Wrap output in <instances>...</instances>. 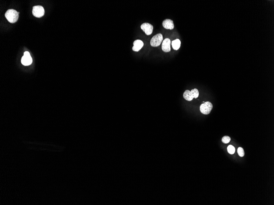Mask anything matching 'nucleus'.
Wrapping results in <instances>:
<instances>
[{
  "label": "nucleus",
  "instance_id": "6e6552de",
  "mask_svg": "<svg viewBox=\"0 0 274 205\" xmlns=\"http://www.w3.org/2000/svg\"><path fill=\"white\" fill-rule=\"evenodd\" d=\"M170 44H171V42L169 38L165 39L162 45V51L166 53L170 51V50H171Z\"/></svg>",
  "mask_w": 274,
  "mask_h": 205
},
{
  "label": "nucleus",
  "instance_id": "20e7f679",
  "mask_svg": "<svg viewBox=\"0 0 274 205\" xmlns=\"http://www.w3.org/2000/svg\"><path fill=\"white\" fill-rule=\"evenodd\" d=\"M162 40H163V37L162 34H157L154 36L151 40V45L153 47L158 46L161 44Z\"/></svg>",
  "mask_w": 274,
  "mask_h": 205
},
{
  "label": "nucleus",
  "instance_id": "4468645a",
  "mask_svg": "<svg viewBox=\"0 0 274 205\" xmlns=\"http://www.w3.org/2000/svg\"><path fill=\"white\" fill-rule=\"evenodd\" d=\"M238 155L240 157H243L245 155V152H244V150H243L242 148H240V147L238 149Z\"/></svg>",
  "mask_w": 274,
  "mask_h": 205
},
{
  "label": "nucleus",
  "instance_id": "ddd939ff",
  "mask_svg": "<svg viewBox=\"0 0 274 205\" xmlns=\"http://www.w3.org/2000/svg\"><path fill=\"white\" fill-rule=\"evenodd\" d=\"M222 142L224 144H228L231 141V138L229 136H224L223 137L222 139Z\"/></svg>",
  "mask_w": 274,
  "mask_h": 205
},
{
  "label": "nucleus",
  "instance_id": "39448f33",
  "mask_svg": "<svg viewBox=\"0 0 274 205\" xmlns=\"http://www.w3.org/2000/svg\"><path fill=\"white\" fill-rule=\"evenodd\" d=\"M32 12L33 15L36 17H42L44 14V8L41 5L34 6L32 8Z\"/></svg>",
  "mask_w": 274,
  "mask_h": 205
},
{
  "label": "nucleus",
  "instance_id": "0eeeda50",
  "mask_svg": "<svg viewBox=\"0 0 274 205\" xmlns=\"http://www.w3.org/2000/svg\"><path fill=\"white\" fill-rule=\"evenodd\" d=\"M141 28L147 35H151L153 30V26L148 23H145L141 25Z\"/></svg>",
  "mask_w": 274,
  "mask_h": 205
},
{
  "label": "nucleus",
  "instance_id": "2eb2a0df",
  "mask_svg": "<svg viewBox=\"0 0 274 205\" xmlns=\"http://www.w3.org/2000/svg\"><path fill=\"white\" fill-rule=\"evenodd\" d=\"M203 103H204V102H204V101H203Z\"/></svg>",
  "mask_w": 274,
  "mask_h": 205
},
{
  "label": "nucleus",
  "instance_id": "f8f14e48",
  "mask_svg": "<svg viewBox=\"0 0 274 205\" xmlns=\"http://www.w3.org/2000/svg\"><path fill=\"white\" fill-rule=\"evenodd\" d=\"M227 151L231 154H233L235 153V148L233 146L230 145L227 147Z\"/></svg>",
  "mask_w": 274,
  "mask_h": 205
},
{
  "label": "nucleus",
  "instance_id": "1a4fd4ad",
  "mask_svg": "<svg viewBox=\"0 0 274 205\" xmlns=\"http://www.w3.org/2000/svg\"><path fill=\"white\" fill-rule=\"evenodd\" d=\"M144 46L143 42L140 40H136L134 42V46L132 49L134 51L138 52L143 48Z\"/></svg>",
  "mask_w": 274,
  "mask_h": 205
},
{
  "label": "nucleus",
  "instance_id": "7ed1b4c3",
  "mask_svg": "<svg viewBox=\"0 0 274 205\" xmlns=\"http://www.w3.org/2000/svg\"><path fill=\"white\" fill-rule=\"evenodd\" d=\"M213 107V105L211 103L209 102H207L201 105L200 111L202 113L208 115L210 113Z\"/></svg>",
  "mask_w": 274,
  "mask_h": 205
},
{
  "label": "nucleus",
  "instance_id": "9b49d317",
  "mask_svg": "<svg viewBox=\"0 0 274 205\" xmlns=\"http://www.w3.org/2000/svg\"><path fill=\"white\" fill-rule=\"evenodd\" d=\"M181 41L179 39H176L172 41L171 42L172 48L174 50H178L180 48L181 46Z\"/></svg>",
  "mask_w": 274,
  "mask_h": 205
},
{
  "label": "nucleus",
  "instance_id": "f03ea898",
  "mask_svg": "<svg viewBox=\"0 0 274 205\" xmlns=\"http://www.w3.org/2000/svg\"><path fill=\"white\" fill-rule=\"evenodd\" d=\"M199 92L198 90L197 89H195L191 90V91L189 90H186L184 92L183 96L184 98L186 100L190 101L192 100L194 98H197L199 96Z\"/></svg>",
  "mask_w": 274,
  "mask_h": 205
},
{
  "label": "nucleus",
  "instance_id": "423d86ee",
  "mask_svg": "<svg viewBox=\"0 0 274 205\" xmlns=\"http://www.w3.org/2000/svg\"><path fill=\"white\" fill-rule=\"evenodd\" d=\"M21 62L22 64L24 66H29L32 63V58L29 52H25L21 58Z\"/></svg>",
  "mask_w": 274,
  "mask_h": 205
},
{
  "label": "nucleus",
  "instance_id": "9d476101",
  "mask_svg": "<svg viewBox=\"0 0 274 205\" xmlns=\"http://www.w3.org/2000/svg\"><path fill=\"white\" fill-rule=\"evenodd\" d=\"M162 26L167 29L172 30L174 28L173 21L169 19H166L163 20L162 22Z\"/></svg>",
  "mask_w": 274,
  "mask_h": 205
},
{
  "label": "nucleus",
  "instance_id": "f257e3e1",
  "mask_svg": "<svg viewBox=\"0 0 274 205\" xmlns=\"http://www.w3.org/2000/svg\"><path fill=\"white\" fill-rule=\"evenodd\" d=\"M19 13L14 10L10 9L6 12L5 16L9 22L11 23H14L18 19Z\"/></svg>",
  "mask_w": 274,
  "mask_h": 205
}]
</instances>
